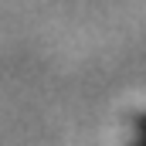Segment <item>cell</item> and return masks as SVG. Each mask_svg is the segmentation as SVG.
<instances>
[{
	"instance_id": "cell-1",
	"label": "cell",
	"mask_w": 146,
	"mask_h": 146,
	"mask_svg": "<svg viewBox=\"0 0 146 146\" xmlns=\"http://www.w3.org/2000/svg\"><path fill=\"white\" fill-rule=\"evenodd\" d=\"M126 146H146V112L133 119V129H129V143Z\"/></svg>"
}]
</instances>
